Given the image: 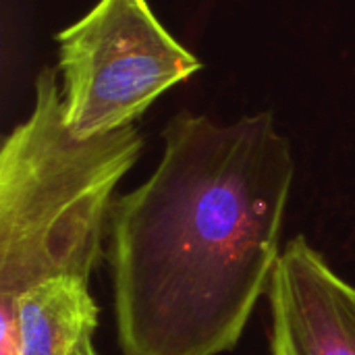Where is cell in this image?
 <instances>
[{"label":"cell","instance_id":"obj_5","mask_svg":"<svg viewBox=\"0 0 355 355\" xmlns=\"http://www.w3.org/2000/svg\"><path fill=\"white\" fill-rule=\"evenodd\" d=\"M73 355H100V354L96 352V347H94L92 339H87V341H83V343L75 349V354Z\"/></svg>","mask_w":355,"mask_h":355},{"label":"cell","instance_id":"obj_3","mask_svg":"<svg viewBox=\"0 0 355 355\" xmlns=\"http://www.w3.org/2000/svg\"><path fill=\"white\" fill-rule=\"evenodd\" d=\"M56 40L64 121L81 139L133 125L202 69L148 0H100Z\"/></svg>","mask_w":355,"mask_h":355},{"label":"cell","instance_id":"obj_1","mask_svg":"<svg viewBox=\"0 0 355 355\" xmlns=\"http://www.w3.org/2000/svg\"><path fill=\"white\" fill-rule=\"evenodd\" d=\"M158 166L112 202L108 264L123 355L237 347L281 258L295 177L270 112L220 125L177 112Z\"/></svg>","mask_w":355,"mask_h":355},{"label":"cell","instance_id":"obj_2","mask_svg":"<svg viewBox=\"0 0 355 355\" xmlns=\"http://www.w3.org/2000/svg\"><path fill=\"white\" fill-rule=\"evenodd\" d=\"M141 150L135 125L73 135L56 69L40 71L29 116L0 150V355L10 354L15 304L25 291L56 277L89 281L116 185Z\"/></svg>","mask_w":355,"mask_h":355},{"label":"cell","instance_id":"obj_4","mask_svg":"<svg viewBox=\"0 0 355 355\" xmlns=\"http://www.w3.org/2000/svg\"><path fill=\"white\" fill-rule=\"evenodd\" d=\"M268 302L272 355H355V287L304 235L281 252Z\"/></svg>","mask_w":355,"mask_h":355}]
</instances>
